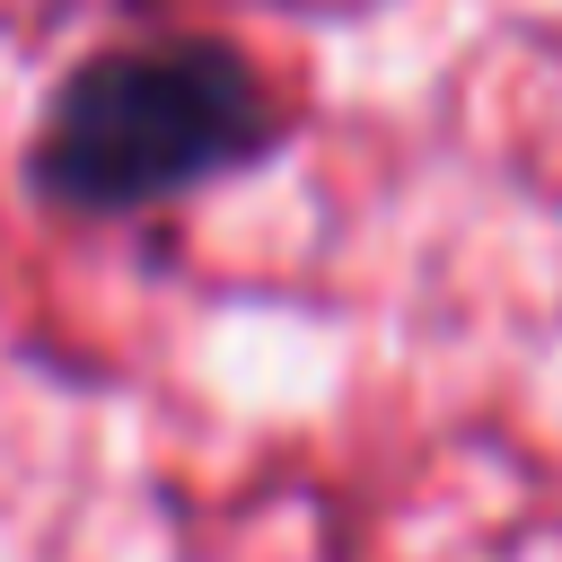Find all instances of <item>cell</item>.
<instances>
[{
  "label": "cell",
  "mask_w": 562,
  "mask_h": 562,
  "mask_svg": "<svg viewBox=\"0 0 562 562\" xmlns=\"http://www.w3.org/2000/svg\"><path fill=\"white\" fill-rule=\"evenodd\" d=\"M263 149L272 88L255 79V61L202 26H149L70 61V79L35 114L26 176L53 211L132 220L220 184Z\"/></svg>",
  "instance_id": "6da1fadb"
}]
</instances>
